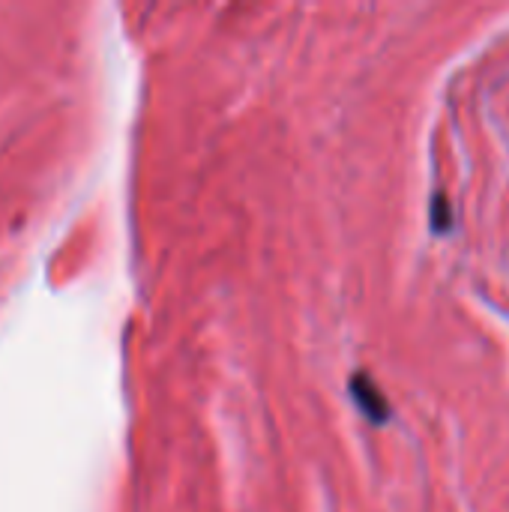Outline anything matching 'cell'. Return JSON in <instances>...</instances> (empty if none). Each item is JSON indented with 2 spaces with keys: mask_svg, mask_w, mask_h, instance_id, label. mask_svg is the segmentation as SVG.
Masks as SVG:
<instances>
[{
  "mask_svg": "<svg viewBox=\"0 0 509 512\" xmlns=\"http://www.w3.org/2000/svg\"><path fill=\"white\" fill-rule=\"evenodd\" d=\"M348 390H351V396H354V402H357V408L372 420V423H387L390 420V402H387V396L378 390V384L372 381V375L369 372H354L351 375V384H348Z\"/></svg>",
  "mask_w": 509,
  "mask_h": 512,
  "instance_id": "6da1fadb",
  "label": "cell"
},
{
  "mask_svg": "<svg viewBox=\"0 0 509 512\" xmlns=\"http://www.w3.org/2000/svg\"><path fill=\"white\" fill-rule=\"evenodd\" d=\"M450 225H453L450 201H447L441 192H435V195H432V228H435V231H450Z\"/></svg>",
  "mask_w": 509,
  "mask_h": 512,
  "instance_id": "7a4b0ae2",
  "label": "cell"
}]
</instances>
